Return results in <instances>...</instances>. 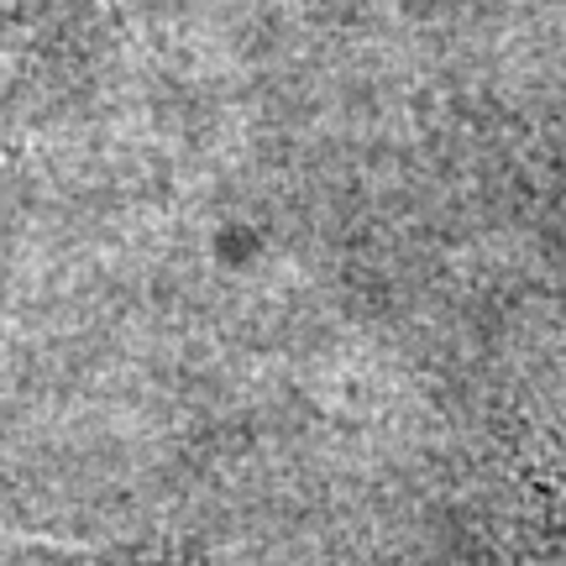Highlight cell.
Returning <instances> with one entry per match:
<instances>
[{
  "label": "cell",
  "instance_id": "6da1fadb",
  "mask_svg": "<svg viewBox=\"0 0 566 566\" xmlns=\"http://www.w3.org/2000/svg\"><path fill=\"white\" fill-rule=\"evenodd\" d=\"M546 499H551V556L556 566H566V478H546Z\"/></svg>",
  "mask_w": 566,
  "mask_h": 566
}]
</instances>
